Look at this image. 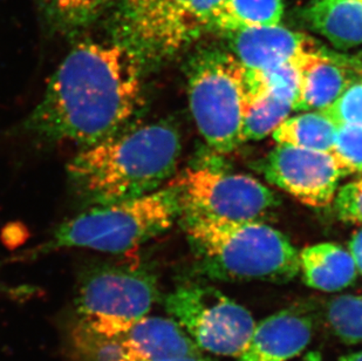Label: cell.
<instances>
[{
  "mask_svg": "<svg viewBox=\"0 0 362 361\" xmlns=\"http://www.w3.org/2000/svg\"><path fill=\"white\" fill-rule=\"evenodd\" d=\"M144 72L114 41H83L66 55L23 130L81 148L130 128L144 105Z\"/></svg>",
  "mask_w": 362,
  "mask_h": 361,
  "instance_id": "6da1fadb",
  "label": "cell"
},
{
  "mask_svg": "<svg viewBox=\"0 0 362 361\" xmlns=\"http://www.w3.org/2000/svg\"><path fill=\"white\" fill-rule=\"evenodd\" d=\"M181 149L177 128L167 121L130 127L82 148L67 164V178L74 194L88 207L141 197L171 178Z\"/></svg>",
  "mask_w": 362,
  "mask_h": 361,
  "instance_id": "7a4b0ae2",
  "label": "cell"
},
{
  "mask_svg": "<svg viewBox=\"0 0 362 361\" xmlns=\"http://www.w3.org/2000/svg\"><path fill=\"white\" fill-rule=\"evenodd\" d=\"M180 218L202 271L211 280L281 284L300 273L290 239L263 222Z\"/></svg>",
  "mask_w": 362,
  "mask_h": 361,
  "instance_id": "3957f363",
  "label": "cell"
},
{
  "mask_svg": "<svg viewBox=\"0 0 362 361\" xmlns=\"http://www.w3.org/2000/svg\"><path fill=\"white\" fill-rule=\"evenodd\" d=\"M181 195L170 183L141 197L89 207L53 232L31 256L59 249L83 248L101 253H122L167 231L181 216Z\"/></svg>",
  "mask_w": 362,
  "mask_h": 361,
  "instance_id": "277c9868",
  "label": "cell"
},
{
  "mask_svg": "<svg viewBox=\"0 0 362 361\" xmlns=\"http://www.w3.org/2000/svg\"><path fill=\"white\" fill-rule=\"evenodd\" d=\"M189 103L205 142L218 153L244 144L249 108L247 69L229 52L206 51L190 64Z\"/></svg>",
  "mask_w": 362,
  "mask_h": 361,
  "instance_id": "5b68a950",
  "label": "cell"
},
{
  "mask_svg": "<svg viewBox=\"0 0 362 361\" xmlns=\"http://www.w3.org/2000/svg\"><path fill=\"white\" fill-rule=\"evenodd\" d=\"M154 273L132 264H101L80 277L76 318L105 331L126 333L158 302Z\"/></svg>",
  "mask_w": 362,
  "mask_h": 361,
  "instance_id": "8992f818",
  "label": "cell"
},
{
  "mask_svg": "<svg viewBox=\"0 0 362 361\" xmlns=\"http://www.w3.org/2000/svg\"><path fill=\"white\" fill-rule=\"evenodd\" d=\"M164 305L197 348L211 355L238 358L256 326L245 307L216 287H178L168 294Z\"/></svg>",
  "mask_w": 362,
  "mask_h": 361,
  "instance_id": "52a82bcc",
  "label": "cell"
},
{
  "mask_svg": "<svg viewBox=\"0 0 362 361\" xmlns=\"http://www.w3.org/2000/svg\"><path fill=\"white\" fill-rule=\"evenodd\" d=\"M194 0H117L110 40L124 48L144 73L185 48V25Z\"/></svg>",
  "mask_w": 362,
  "mask_h": 361,
  "instance_id": "ba28073f",
  "label": "cell"
},
{
  "mask_svg": "<svg viewBox=\"0 0 362 361\" xmlns=\"http://www.w3.org/2000/svg\"><path fill=\"white\" fill-rule=\"evenodd\" d=\"M173 182L181 195L180 217L260 221L278 205L274 191L247 175L202 168L188 169Z\"/></svg>",
  "mask_w": 362,
  "mask_h": 361,
  "instance_id": "9c48e42d",
  "label": "cell"
},
{
  "mask_svg": "<svg viewBox=\"0 0 362 361\" xmlns=\"http://www.w3.org/2000/svg\"><path fill=\"white\" fill-rule=\"evenodd\" d=\"M264 175L304 205L322 208L334 201L344 178L329 153L278 144L264 164Z\"/></svg>",
  "mask_w": 362,
  "mask_h": 361,
  "instance_id": "30bf717a",
  "label": "cell"
},
{
  "mask_svg": "<svg viewBox=\"0 0 362 361\" xmlns=\"http://www.w3.org/2000/svg\"><path fill=\"white\" fill-rule=\"evenodd\" d=\"M233 55L247 71H267L322 50L312 38L281 25L226 33Z\"/></svg>",
  "mask_w": 362,
  "mask_h": 361,
  "instance_id": "8fae6325",
  "label": "cell"
},
{
  "mask_svg": "<svg viewBox=\"0 0 362 361\" xmlns=\"http://www.w3.org/2000/svg\"><path fill=\"white\" fill-rule=\"evenodd\" d=\"M313 318L308 311L290 307L257 324L249 344L237 361H288L305 351L313 337Z\"/></svg>",
  "mask_w": 362,
  "mask_h": 361,
  "instance_id": "7c38bea8",
  "label": "cell"
},
{
  "mask_svg": "<svg viewBox=\"0 0 362 361\" xmlns=\"http://www.w3.org/2000/svg\"><path fill=\"white\" fill-rule=\"evenodd\" d=\"M300 69V96L294 110L322 112L356 79L349 60L341 62L324 51L301 59Z\"/></svg>",
  "mask_w": 362,
  "mask_h": 361,
  "instance_id": "4fadbf2b",
  "label": "cell"
},
{
  "mask_svg": "<svg viewBox=\"0 0 362 361\" xmlns=\"http://www.w3.org/2000/svg\"><path fill=\"white\" fill-rule=\"evenodd\" d=\"M136 361H158L199 355L203 352L173 318H142L124 333Z\"/></svg>",
  "mask_w": 362,
  "mask_h": 361,
  "instance_id": "5bb4252c",
  "label": "cell"
},
{
  "mask_svg": "<svg viewBox=\"0 0 362 361\" xmlns=\"http://www.w3.org/2000/svg\"><path fill=\"white\" fill-rule=\"evenodd\" d=\"M299 264L305 284L324 292H338L351 287L359 273L352 255L335 243L305 248L299 253Z\"/></svg>",
  "mask_w": 362,
  "mask_h": 361,
  "instance_id": "9a60e30c",
  "label": "cell"
},
{
  "mask_svg": "<svg viewBox=\"0 0 362 361\" xmlns=\"http://www.w3.org/2000/svg\"><path fill=\"white\" fill-rule=\"evenodd\" d=\"M304 18L337 48L362 44V0H312Z\"/></svg>",
  "mask_w": 362,
  "mask_h": 361,
  "instance_id": "2e32d148",
  "label": "cell"
},
{
  "mask_svg": "<svg viewBox=\"0 0 362 361\" xmlns=\"http://www.w3.org/2000/svg\"><path fill=\"white\" fill-rule=\"evenodd\" d=\"M69 348L76 361H136L124 333L100 330L78 318L69 332Z\"/></svg>",
  "mask_w": 362,
  "mask_h": 361,
  "instance_id": "e0dca14e",
  "label": "cell"
},
{
  "mask_svg": "<svg viewBox=\"0 0 362 361\" xmlns=\"http://www.w3.org/2000/svg\"><path fill=\"white\" fill-rule=\"evenodd\" d=\"M337 126L322 112H308L287 118L272 133L278 144L331 154Z\"/></svg>",
  "mask_w": 362,
  "mask_h": 361,
  "instance_id": "ac0fdd59",
  "label": "cell"
},
{
  "mask_svg": "<svg viewBox=\"0 0 362 361\" xmlns=\"http://www.w3.org/2000/svg\"><path fill=\"white\" fill-rule=\"evenodd\" d=\"M283 0H226L212 21L211 30L224 33L279 25Z\"/></svg>",
  "mask_w": 362,
  "mask_h": 361,
  "instance_id": "d6986e66",
  "label": "cell"
},
{
  "mask_svg": "<svg viewBox=\"0 0 362 361\" xmlns=\"http://www.w3.org/2000/svg\"><path fill=\"white\" fill-rule=\"evenodd\" d=\"M293 112V103L267 91H250V103L244 121V140H262L274 133Z\"/></svg>",
  "mask_w": 362,
  "mask_h": 361,
  "instance_id": "ffe728a7",
  "label": "cell"
},
{
  "mask_svg": "<svg viewBox=\"0 0 362 361\" xmlns=\"http://www.w3.org/2000/svg\"><path fill=\"white\" fill-rule=\"evenodd\" d=\"M117 0H39L48 23L58 31L74 33L98 21Z\"/></svg>",
  "mask_w": 362,
  "mask_h": 361,
  "instance_id": "44dd1931",
  "label": "cell"
},
{
  "mask_svg": "<svg viewBox=\"0 0 362 361\" xmlns=\"http://www.w3.org/2000/svg\"><path fill=\"white\" fill-rule=\"evenodd\" d=\"M326 318L328 325L339 339L346 344H361V296L345 294L328 300Z\"/></svg>",
  "mask_w": 362,
  "mask_h": 361,
  "instance_id": "7402d4cb",
  "label": "cell"
},
{
  "mask_svg": "<svg viewBox=\"0 0 362 361\" xmlns=\"http://www.w3.org/2000/svg\"><path fill=\"white\" fill-rule=\"evenodd\" d=\"M331 155L344 176L362 173V126L337 127Z\"/></svg>",
  "mask_w": 362,
  "mask_h": 361,
  "instance_id": "603a6c76",
  "label": "cell"
},
{
  "mask_svg": "<svg viewBox=\"0 0 362 361\" xmlns=\"http://www.w3.org/2000/svg\"><path fill=\"white\" fill-rule=\"evenodd\" d=\"M335 126H362V78H356L332 106L322 110Z\"/></svg>",
  "mask_w": 362,
  "mask_h": 361,
  "instance_id": "cb8c5ba5",
  "label": "cell"
},
{
  "mask_svg": "<svg viewBox=\"0 0 362 361\" xmlns=\"http://www.w3.org/2000/svg\"><path fill=\"white\" fill-rule=\"evenodd\" d=\"M226 0H194L185 19V41L188 46L204 32L211 31L212 21Z\"/></svg>",
  "mask_w": 362,
  "mask_h": 361,
  "instance_id": "d4e9b609",
  "label": "cell"
},
{
  "mask_svg": "<svg viewBox=\"0 0 362 361\" xmlns=\"http://www.w3.org/2000/svg\"><path fill=\"white\" fill-rule=\"evenodd\" d=\"M334 205L340 219L362 224V178L337 191Z\"/></svg>",
  "mask_w": 362,
  "mask_h": 361,
  "instance_id": "484cf974",
  "label": "cell"
},
{
  "mask_svg": "<svg viewBox=\"0 0 362 361\" xmlns=\"http://www.w3.org/2000/svg\"><path fill=\"white\" fill-rule=\"evenodd\" d=\"M349 251L356 262L358 273L362 275V229L353 235L352 239L349 242Z\"/></svg>",
  "mask_w": 362,
  "mask_h": 361,
  "instance_id": "4316f807",
  "label": "cell"
},
{
  "mask_svg": "<svg viewBox=\"0 0 362 361\" xmlns=\"http://www.w3.org/2000/svg\"><path fill=\"white\" fill-rule=\"evenodd\" d=\"M35 292L33 287H11L6 282H4L0 277V293H3L5 296L13 297V298H26V297L31 296Z\"/></svg>",
  "mask_w": 362,
  "mask_h": 361,
  "instance_id": "83f0119b",
  "label": "cell"
},
{
  "mask_svg": "<svg viewBox=\"0 0 362 361\" xmlns=\"http://www.w3.org/2000/svg\"><path fill=\"white\" fill-rule=\"evenodd\" d=\"M349 64H351V67H352L356 75H358V78H362V52L356 57H353L349 60Z\"/></svg>",
  "mask_w": 362,
  "mask_h": 361,
  "instance_id": "f1b7e54d",
  "label": "cell"
},
{
  "mask_svg": "<svg viewBox=\"0 0 362 361\" xmlns=\"http://www.w3.org/2000/svg\"><path fill=\"white\" fill-rule=\"evenodd\" d=\"M158 361H212L208 357H205L204 353H199V355H188V357H180V358L167 359V360Z\"/></svg>",
  "mask_w": 362,
  "mask_h": 361,
  "instance_id": "f546056e",
  "label": "cell"
},
{
  "mask_svg": "<svg viewBox=\"0 0 362 361\" xmlns=\"http://www.w3.org/2000/svg\"><path fill=\"white\" fill-rule=\"evenodd\" d=\"M339 361H362V351L351 353V355H344Z\"/></svg>",
  "mask_w": 362,
  "mask_h": 361,
  "instance_id": "4dcf8cb0",
  "label": "cell"
},
{
  "mask_svg": "<svg viewBox=\"0 0 362 361\" xmlns=\"http://www.w3.org/2000/svg\"><path fill=\"white\" fill-rule=\"evenodd\" d=\"M303 361H324V358H322V353H319V352H310L305 355Z\"/></svg>",
  "mask_w": 362,
  "mask_h": 361,
  "instance_id": "1f68e13d",
  "label": "cell"
}]
</instances>
